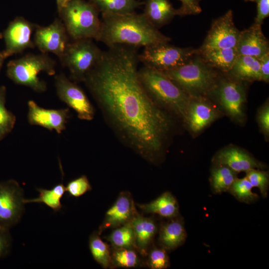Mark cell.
I'll list each match as a JSON object with an SVG mask.
<instances>
[{"instance_id":"obj_1","label":"cell","mask_w":269,"mask_h":269,"mask_svg":"<svg viewBox=\"0 0 269 269\" xmlns=\"http://www.w3.org/2000/svg\"><path fill=\"white\" fill-rule=\"evenodd\" d=\"M136 48L109 47L84 82L115 129L139 154L152 161L169 122L141 84Z\"/></svg>"},{"instance_id":"obj_2","label":"cell","mask_w":269,"mask_h":269,"mask_svg":"<svg viewBox=\"0 0 269 269\" xmlns=\"http://www.w3.org/2000/svg\"><path fill=\"white\" fill-rule=\"evenodd\" d=\"M101 27L96 39L108 47L123 45L138 48L168 43L171 39L154 27L143 13L102 14Z\"/></svg>"},{"instance_id":"obj_3","label":"cell","mask_w":269,"mask_h":269,"mask_svg":"<svg viewBox=\"0 0 269 269\" xmlns=\"http://www.w3.org/2000/svg\"><path fill=\"white\" fill-rule=\"evenodd\" d=\"M138 76L153 101L165 106L186 121L190 97L163 72L144 66L138 70Z\"/></svg>"},{"instance_id":"obj_4","label":"cell","mask_w":269,"mask_h":269,"mask_svg":"<svg viewBox=\"0 0 269 269\" xmlns=\"http://www.w3.org/2000/svg\"><path fill=\"white\" fill-rule=\"evenodd\" d=\"M163 72L191 98L210 93L217 83L213 68L198 53L185 64Z\"/></svg>"},{"instance_id":"obj_5","label":"cell","mask_w":269,"mask_h":269,"mask_svg":"<svg viewBox=\"0 0 269 269\" xmlns=\"http://www.w3.org/2000/svg\"><path fill=\"white\" fill-rule=\"evenodd\" d=\"M55 61L46 53L28 54L9 61L6 75L15 84L41 93L46 90L47 85L40 79L38 75L43 72L53 75L55 74Z\"/></svg>"},{"instance_id":"obj_6","label":"cell","mask_w":269,"mask_h":269,"mask_svg":"<svg viewBox=\"0 0 269 269\" xmlns=\"http://www.w3.org/2000/svg\"><path fill=\"white\" fill-rule=\"evenodd\" d=\"M58 12L69 37L73 40L97 39L101 27L99 12L89 1L71 0Z\"/></svg>"},{"instance_id":"obj_7","label":"cell","mask_w":269,"mask_h":269,"mask_svg":"<svg viewBox=\"0 0 269 269\" xmlns=\"http://www.w3.org/2000/svg\"><path fill=\"white\" fill-rule=\"evenodd\" d=\"M103 53L92 39H81L70 42L60 60L69 69L73 80L84 82L86 76L99 62Z\"/></svg>"},{"instance_id":"obj_8","label":"cell","mask_w":269,"mask_h":269,"mask_svg":"<svg viewBox=\"0 0 269 269\" xmlns=\"http://www.w3.org/2000/svg\"><path fill=\"white\" fill-rule=\"evenodd\" d=\"M197 53L198 50L166 43L144 47L138 58L144 66L165 72L185 64Z\"/></svg>"},{"instance_id":"obj_9","label":"cell","mask_w":269,"mask_h":269,"mask_svg":"<svg viewBox=\"0 0 269 269\" xmlns=\"http://www.w3.org/2000/svg\"><path fill=\"white\" fill-rule=\"evenodd\" d=\"M23 191L14 180L0 182V228L9 230L20 220L24 210Z\"/></svg>"},{"instance_id":"obj_10","label":"cell","mask_w":269,"mask_h":269,"mask_svg":"<svg viewBox=\"0 0 269 269\" xmlns=\"http://www.w3.org/2000/svg\"><path fill=\"white\" fill-rule=\"evenodd\" d=\"M55 86L59 99L74 110L80 119L91 121L93 119V106L79 86L63 73L55 76Z\"/></svg>"},{"instance_id":"obj_11","label":"cell","mask_w":269,"mask_h":269,"mask_svg":"<svg viewBox=\"0 0 269 269\" xmlns=\"http://www.w3.org/2000/svg\"><path fill=\"white\" fill-rule=\"evenodd\" d=\"M240 31L235 26L233 11L229 10L224 15L215 19L199 49L208 50L216 49L236 48Z\"/></svg>"},{"instance_id":"obj_12","label":"cell","mask_w":269,"mask_h":269,"mask_svg":"<svg viewBox=\"0 0 269 269\" xmlns=\"http://www.w3.org/2000/svg\"><path fill=\"white\" fill-rule=\"evenodd\" d=\"M34 31L35 46L42 53L51 52L60 59L70 43V37L61 19H55L47 26L37 25Z\"/></svg>"},{"instance_id":"obj_13","label":"cell","mask_w":269,"mask_h":269,"mask_svg":"<svg viewBox=\"0 0 269 269\" xmlns=\"http://www.w3.org/2000/svg\"><path fill=\"white\" fill-rule=\"evenodd\" d=\"M36 26L22 17H17L9 23L3 32L5 43L3 51L6 58L35 47L31 36Z\"/></svg>"},{"instance_id":"obj_14","label":"cell","mask_w":269,"mask_h":269,"mask_svg":"<svg viewBox=\"0 0 269 269\" xmlns=\"http://www.w3.org/2000/svg\"><path fill=\"white\" fill-rule=\"evenodd\" d=\"M212 91L216 94L220 104L232 118L238 121L243 119L246 94L243 85L224 79L217 83Z\"/></svg>"},{"instance_id":"obj_15","label":"cell","mask_w":269,"mask_h":269,"mask_svg":"<svg viewBox=\"0 0 269 269\" xmlns=\"http://www.w3.org/2000/svg\"><path fill=\"white\" fill-rule=\"evenodd\" d=\"M27 120L29 124L39 126L60 134L66 129L69 118L68 109H47L41 107L34 101L29 100Z\"/></svg>"},{"instance_id":"obj_16","label":"cell","mask_w":269,"mask_h":269,"mask_svg":"<svg viewBox=\"0 0 269 269\" xmlns=\"http://www.w3.org/2000/svg\"><path fill=\"white\" fill-rule=\"evenodd\" d=\"M137 213L131 193L122 192L107 211L98 232L100 235L106 229H115L130 223Z\"/></svg>"},{"instance_id":"obj_17","label":"cell","mask_w":269,"mask_h":269,"mask_svg":"<svg viewBox=\"0 0 269 269\" xmlns=\"http://www.w3.org/2000/svg\"><path fill=\"white\" fill-rule=\"evenodd\" d=\"M236 49L238 55H247L260 59L269 52V42L264 35L262 25L254 23L240 31Z\"/></svg>"},{"instance_id":"obj_18","label":"cell","mask_w":269,"mask_h":269,"mask_svg":"<svg viewBox=\"0 0 269 269\" xmlns=\"http://www.w3.org/2000/svg\"><path fill=\"white\" fill-rule=\"evenodd\" d=\"M217 165H225L237 173L252 169L262 168L263 165L245 151L229 147L219 151L214 158Z\"/></svg>"},{"instance_id":"obj_19","label":"cell","mask_w":269,"mask_h":269,"mask_svg":"<svg viewBox=\"0 0 269 269\" xmlns=\"http://www.w3.org/2000/svg\"><path fill=\"white\" fill-rule=\"evenodd\" d=\"M200 97L191 98L185 121L190 130L194 133L203 130L217 116L211 105Z\"/></svg>"},{"instance_id":"obj_20","label":"cell","mask_w":269,"mask_h":269,"mask_svg":"<svg viewBox=\"0 0 269 269\" xmlns=\"http://www.w3.org/2000/svg\"><path fill=\"white\" fill-rule=\"evenodd\" d=\"M131 223L134 234L135 249L142 255H146L157 231L156 224L151 218L138 213Z\"/></svg>"},{"instance_id":"obj_21","label":"cell","mask_w":269,"mask_h":269,"mask_svg":"<svg viewBox=\"0 0 269 269\" xmlns=\"http://www.w3.org/2000/svg\"><path fill=\"white\" fill-rule=\"evenodd\" d=\"M143 14L157 29L169 22L177 15L169 0H146Z\"/></svg>"},{"instance_id":"obj_22","label":"cell","mask_w":269,"mask_h":269,"mask_svg":"<svg viewBox=\"0 0 269 269\" xmlns=\"http://www.w3.org/2000/svg\"><path fill=\"white\" fill-rule=\"evenodd\" d=\"M136 205L145 213L156 214L167 218H174L179 212L177 200L167 191L148 203L136 204Z\"/></svg>"},{"instance_id":"obj_23","label":"cell","mask_w":269,"mask_h":269,"mask_svg":"<svg viewBox=\"0 0 269 269\" xmlns=\"http://www.w3.org/2000/svg\"><path fill=\"white\" fill-rule=\"evenodd\" d=\"M186 237L182 221L173 219L161 227L159 241L163 248L173 250L184 244Z\"/></svg>"},{"instance_id":"obj_24","label":"cell","mask_w":269,"mask_h":269,"mask_svg":"<svg viewBox=\"0 0 269 269\" xmlns=\"http://www.w3.org/2000/svg\"><path fill=\"white\" fill-rule=\"evenodd\" d=\"M198 54L208 65L223 72H229L238 54L236 48L198 50Z\"/></svg>"},{"instance_id":"obj_25","label":"cell","mask_w":269,"mask_h":269,"mask_svg":"<svg viewBox=\"0 0 269 269\" xmlns=\"http://www.w3.org/2000/svg\"><path fill=\"white\" fill-rule=\"evenodd\" d=\"M229 72L240 80L261 81L260 61L254 57L238 55Z\"/></svg>"},{"instance_id":"obj_26","label":"cell","mask_w":269,"mask_h":269,"mask_svg":"<svg viewBox=\"0 0 269 269\" xmlns=\"http://www.w3.org/2000/svg\"><path fill=\"white\" fill-rule=\"evenodd\" d=\"M102 14L120 15L134 12L144 4L137 0H89Z\"/></svg>"},{"instance_id":"obj_27","label":"cell","mask_w":269,"mask_h":269,"mask_svg":"<svg viewBox=\"0 0 269 269\" xmlns=\"http://www.w3.org/2000/svg\"><path fill=\"white\" fill-rule=\"evenodd\" d=\"M39 196L33 199H24V204L42 203L51 208L55 212L60 211L62 205L61 199L66 192L65 186L62 183L58 184L51 189L37 188Z\"/></svg>"},{"instance_id":"obj_28","label":"cell","mask_w":269,"mask_h":269,"mask_svg":"<svg viewBox=\"0 0 269 269\" xmlns=\"http://www.w3.org/2000/svg\"><path fill=\"white\" fill-rule=\"evenodd\" d=\"M237 173L223 165H217L212 169L210 183L213 192L221 193L228 191L234 180Z\"/></svg>"},{"instance_id":"obj_29","label":"cell","mask_w":269,"mask_h":269,"mask_svg":"<svg viewBox=\"0 0 269 269\" xmlns=\"http://www.w3.org/2000/svg\"><path fill=\"white\" fill-rule=\"evenodd\" d=\"M89 249L94 259L105 269L112 266L111 254L108 245L102 241L98 232L89 238Z\"/></svg>"},{"instance_id":"obj_30","label":"cell","mask_w":269,"mask_h":269,"mask_svg":"<svg viewBox=\"0 0 269 269\" xmlns=\"http://www.w3.org/2000/svg\"><path fill=\"white\" fill-rule=\"evenodd\" d=\"M108 239L114 248H135L134 234L131 222L115 228Z\"/></svg>"},{"instance_id":"obj_31","label":"cell","mask_w":269,"mask_h":269,"mask_svg":"<svg viewBox=\"0 0 269 269\" xmlns=\"http://www.w3.org/2000/svg\"><path fill=\"white\" fill-rule=\"evenodd\" d=\"M253 188V186L245 176L242 178H237L228 191L239 201L250 203L256 201L259 198L258 195L252 191Z\"/></svg>"},{"instance_id":"obj_32","label":"cell","mask_w":269,"mask_h":269,"mask_svg":"<svg viewBox=\"0 0 269 269\" xmlns=\"http://www.w3.org/2000/svg\"><path fill=\"white\" fill-rule=\"evenodd\" d=\"M6 89L0 86V140L13 130L16 122L15 115L5 107Z\"/></svg>"},{"instance_id":"obj_33","label":"cell","mask_w":269,"mask_h":269,"mask_svg":"<svg viewBox=\"0 0 269 269\" xmlns=\"http://www.w3.org/2000/svg\"><path fill=\"white\" fill-rule=\"evenodd\" d=\"M112 266L131 268L137 267L139 257L133 248H115L111 254Z\"/></svg>"},{"instance_id":"obj_34","label":"cell","mask_w":269,"mask_h":269,"mask_svg":"<svg viewBox=\"0 0 269 269\" xmlns=\"http://www.w3.org/2000/svg\"><path fill=\"white\" fill-rule=\"evenodd\" d=\"M246 177L253 187L259 189L263 197L267 196L269 184V174L267 172L252 169L246 172Z\"/></svg>"},{"instance_id":"obj_35","label":"cell","mask_w":269,"mask_h":269,"mask_svg":"<svg viewBox=\"0 0 269 269\" xmlns=\"http://www.w3.org/2000/svg\"><path fill=\"white\" fill-rule=\"evenodd\" d=\"M147 265L151 269H165L170 266L169 257L164 248H153L148 256Z\"/></svg>"},{"instance_id":"obj_36","label":"cell","mask_w":269,"mask_h":269,"mask_svg":"<svg viewBox=\"0 0 269 269\" xmlns=\"http://www.w3.org/2000/svg\"><path fill=\"white\" fill-rule=\"evenodd\" d=\"M66 192L70 196L78 197L92 189L91 185L85 175L69 182L65 186Z\"/></svg>"},{"instance_id":"obj_37","label":"cell","mask_w":269,"mask_h":269,"mask_svg":"<svg viewBox=\"0 0 269 269\" xmlns=\"http://www.w3.org/2000/svg\"><path fill=\"white\" fill-rule=\"evenodd\" d=\"M181 5L176 9L177 15L185 16L199 14L202 11L200 5L201 0H179Z\"/></svg>"},{"instance_id":"obj_38","label":"cell","mask_w":269,"mask_h":269,"mask_svg":"<svg viewBox=\"0 0 269 269\" xmlns=\"http://www.w3.org/2000/svg\"><path fill=\"white\" fill-rule=\"evenodd\" d=\"M257 4V15L254 23L262 25L264 19L269 15V0H247Z\"/></svg>"},{"instance_id":"obj_39","label":"cell","mask_w":269,"mask_h":269,"mask_svg":"<svg viewBox=\"0 0 269 269\" xmlns=\"http://www.w3.org/2000/svg\"><path fill=\"white\" fill-rule=\"evenodd\" d=\"M11 242L9 230L0 228V258L7 255Z\"/></svg>"},{"instance_id":"obj_40","label":"cell","mask_w":269,"mask_h":269,"mask_svg":"<svg viewBox=\"0 0 269 269\" xmlns=\"http://www.w3.org/2000/svg\"><path fill=\"white\" fill-rule=\"evenodd\" d=\"M259 125L263 133L269 135V107L268 103L262 108L258 115Z\"/></svg>"},{"instance_id":"obj_41","label":"cell","mask_w":269,"mask_h":269,"mask_svg":"<svg viewBox=\"0 0 269 269\" xmlns=\"http://www.w3.org/2000/svg\"><path fill=\"white\" fill-rule=\"evenodd\" d=\"M259 60L260 63L261 81L268 83L269 80V52Z\"/></svg>"},{"instance_id":"obj_42","label":"cell","mask_w":269,"mask_h":269,"mask_svg":"<svg viewBox=\"0 0 269 269\" xmlns=\"http://www.w3.org/2000/svg\"><path fill=\"white\" fill-rule=\"evenodd\" d=\"M70 0H56L58 11H59Z\"/></svg>"},{"instance_id":"obj_43","label":"cell","mask_w":269,"mask_h":269,"mask_svg":"<svg viewBox=\"0 0 269 269\" xmlns=\"http://www.w3.org/2000/svg\"><path fill=\"white\" fill-rule=\"evenodd\" d=\"M6 58H7L5 56L3 51H0V70L2 67L4 61Z\"/></svg>"},{"instance_id":"obj_44","label":"cell","mask_w":269,"mask_h":269,"mask_svg":"<svg viewBox=\"0 0 269 269\" xmlns=\"http://www.w3.org/2000/svg\"><path fill=\"white\" fill-rule=\"evenodd\" d=\"M245 0V1H247V0Z\"/></svg>"}]
</instances>
